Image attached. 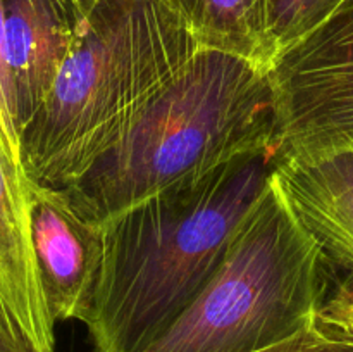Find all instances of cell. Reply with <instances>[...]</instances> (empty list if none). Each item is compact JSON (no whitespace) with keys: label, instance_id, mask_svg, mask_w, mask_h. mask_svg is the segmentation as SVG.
Wrapping results in <instances>:
<instances>
[{"label":"cell","instance_id":"6da1fadb","mask_svg":"<svg viewBox=\"0 0 353 352\" xmlns=\"http://www.w3.org/2000/svg\"><path fill=\"white\" fill-rule=\"evenodd\" d=\"M276 148L226 162L103 221L102 262L81 323L92 352H141L200 295L268 190Z\"/></svg>","mask_w":353,"mask_h":352},{"label":"cell","instance_id":"7a4b0ae2","mask_svg":"<svg viewBox=\"0 0 353 352\" xmlns=\"http://www.w3.org/2000/svg\"><path fill=\"white\" fill-rule=\"evenodd\" d=\"M200 50L165 0H100L23 128L28 178L52 188L83 178Z\"/></svg>","mask_w":353,"mask_h":352},{"label":"cell","instance_id":"3957f363","mask_svg":"<svg viewBox=\"0 0 353 352\" xmlns=\"http://www.w3.org/2000/svg\"><path fill=\"white\" fill-rule=\"evenodd\" d=\"M276 148L269 69L202 48L83 178L61 188L92 223L196 182L226 162Z\"/></svg>","mask_w":353,"mask_h":352},{"label":"cell","instance_id":"277c9868","mask_svg":"<svg viewBox=\"0 0 353 352\" xmlns=\"http://www.w3.org/2000/svg\"><path fill=\"white\" fill-rule=\"evenodd\" d=\"M330 264L271 178L210 282L141 352H261L283 344L312 326L330 293Z\"/></svg>","mask_w":353,"mask_h":352},{"label":"cell","instance_id":"5b68a950","mask_svg":"<svg viewBox=\"0 0 353 352\" xmlns=\"http://www.w3.org/2000/svg\"><path fill=\"white\" fill-rule=\"evenodd\" d=\"M276 154L353 148V0L269 69Z\"/></svg>","mask_w":353,"mask_h":352},{"label":"cell","instance_id":"8992f818","mask_svg":"<svg viewBox=\"0 0 353 352\" xmlns=\"http://www.w3.org/2000/svg\"><path fill=\"white\" fill-rule=\"evenodd\" d=\"M31 238L55 323L81 321L102 262V228L79 216L61 188L30 183Z\"/></svg>","mask_w":353,"mask_h":352},{"label":"cell","instance_id":"52a82bcc","mask_svg":"<svg viewBox=\"0 0 353 352\" xmlns=\"http://www.w3.org/2000/svg\"><path fill=\"white\" fill-rule=\"evenodd\" d=\"M30 183L0 150V306L31 352H57L31 238Z\"/></svg>","mask_w":353,"mask_h":352},{"label":"cell","instance_id":"ba28073f","mask_svg":"<svg viewBox=\"0 0 353 352\" xmlns=\"http://www.w3.org/2000/svg\"><path fill=\"white\" fill-rule=\"evenodd\" d=\"M3 16L23 133L78 45L88 17L72 0H3Z\"/></svg>","mask_w":353,"mask_h":352},{"label":"cell","instance_id":"9c48e42d","mask_svg":"<svg viewBox=\"0 0 353 352\" xmlns=\"http://www.w3.org/2000/svg\"><path fill=\"white\" fill-rule=\"evenodd\" d=\"M272 178L330 261L353 273V148L276 154Z\"/></svg>","mask_w":353,"mask_h":352},{"label":"cell","instance_id":"30bf717a","mask_svg":"<svg viewBox=\"0 0 353 352\" xmlns=\"http://www.w3.org/2000/svg\"><path fill=\"white\" fill-rule=\"evenodd\" d=\"M202 48L224 52L271 69L276 48L268 0H169Z\"/></svg>","mask_w":353,"mask_h":352},{"label":"cell","instance_id":"8fae6325","mask_svg":"<svg viewBox=\"0 0 353 352\" xmlns=\"http://www.w3.org/2000/svg\"><path fill=\"white\" fill-rule=\"evenodd\" d=\"M345 0H268L269 33L276 57L312 33Z\"/></svg>","mask_w":353,"mask_h":352},{"label":"cell","instance_id":"7c38bea8","mask_svg":"<svg viewBox=\"0 0 353 352\" xmlns=\"http://www.w3.org/2000/svg\"><path fill=\"white\" fill-rule=\"evenodd\" d=\"M0 150L14 168L26 173L23 166L21 124L17 117L12 72H10L9 52H7L3 0H0Z\"/></svg>","mask_w":353,"mask_h":352},{"label":"cell","instance_id":"4fadbf2b","mask_svg":"<svg viewBox=\"0 0 353 352\" xmlns=\"http://www.w3.org/2000/svg\"><path fill=\"white\" fill-rule=\"evenodd\" d=\"M312 328L330 344L353 347V273L327 293L314 316Z\"/></svg>","mask_w":353,"mask_h":352},{"label":"cell","instance_id":"5bb4252c","mask_svg":"<svg viewBox=\"0 0 353 352\" xmlns=\"http://www.w3.org/2000/svg\"><path fill=\"white\" fill-rule=\"evenodd\" d=\"M327 342L323 340L319 335L316 333L312 326L303 330L302 333L295 335L290 340L283 342V344L274 345V347H269L265 351L261 352H319L323 351V347Z\"/></svg>","mask_w":353,"mask_h":352},{"label":"cell","instance_id":"9a60e30c","mask_svg":"<svg viewBox=\"0 0 353 352\" xmlns=\"http://www.w3.org/2000/svg\"><path fill=\"white\" fill-rule=\"evenodd\" d=\"M0 352H31L10 326L2 306H0Z\"/></svg>","mask_w":353,"mask_h":352},{"label":"cell","instance_id":"2e32d148","mask_svg":"<svg viewBox=\"0 0 353 352\" xmlns=\"http://www.w3.org/2000/svg\"><path fill=\"white\" fill-rule=\"evenodd\" d=\"M74 2V6L78 7L79 12L83 14L85 17H88L90 14H92V10L95 9L97 3L100 2V0H72Z\"/></svg>","mask_w":353,"mask_h":352},{"label":"cell","instance_id":"e0dca14e","mask_svg":"<svg viewBox=\"0 0 353 352\" xmlns=\"http://www.w3.org/2000/svg\"><path fill=\"white\" fill-rule=\"evenodd\" d=\"M319 352H353V347H345V345L330 344V342H327V344L323 347V351Z\"/></svg>","mask_w":353,"mask_h":352},{"label":"cell","instance_id":"ac0fdd59","mask_svg":"<svg viewBox=\"0 0 353 352\" xmlns=\"http://www.w3.org/2000/svg\"><path fill=\"white\" fill-rule=\"evenodd\" d=\"M165 2H169V0H165Z\"/></svg>","mask_w":353,"mask_h":352}]
</instances>
